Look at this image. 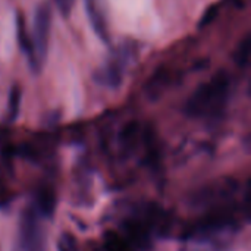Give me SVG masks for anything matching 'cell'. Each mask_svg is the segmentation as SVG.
Masks as SVG:
<instances>
[{
	"instance_id": "1",
	"label": "cell",
	"mask_w": 251,
	"mask_h": 251,
	"mask_svg": "<svg viewBox=\"0 0 251 251\" xmlns=\"http://www.w3.org/2000/svg\"><path fill=\"white\" fill-rule=\"evenodd\" d=\"M229 93V75L225 71H221L193 91L185 103V113L196 119L216 118L225 110Z\"/></svg>"
},
{
	"instance_id": "2",
	"label": "cell",
	"mask_w": 251,
	"mask_h": 251,
	"mask_svg": "<svg viewBox=\"0 0 251 251\" xmlns=\"http://www.w3.org/2000/svg\"><path fill=\"white\" fill-rule=\"evenodd\" d=\"M240 190V184L235 179H218L212 181L199 190L193 191L190 197V206L193 209L215 212L221 209H226L228 203L234 200Z\"/></svg>"
},
{
	"instance_id": "3",
	"label": "cell",
	"mask_w": 251,
	"mask_h": 251,
	"mask_svg": "<svg viewBox=\"0 0 251 251\" xmlns=\"http://www.w3.org/2000/svg\"><path fill=\"white\" fill-rule=\"evenodd\" d=\"M50 32H51V7L49 1H41L35 12H34V22H32V50H34V65L35 72H40L50 46Z\"/></svg>"
},
{
	"instance_id": "4",
	"label": "cell",
	"mask_w": 251,
	"mask_h": 251,
	"mask_svg": "<svg viewBox=\"0 0 251 251\" xmlns=\"http://www.w3.org/2000/svg\"><path fill=\"white\" fill-rule=\"evenodd\" d=\"M13 251H41V231L37 212L26 209L19 222L18 241Z\"/></svg>"
},
{
	"instance_id": "5",
	"label": "cell",
	"mask_w": 251,
	"mask_h": 251,
	"mask_svg": "<svg viewBox=\"0 0 251 251\" xmlns=\"http://www.w3.org/2000/svg\"><path fill=\"white\" fill-rule=\"evenodd\" d=\"M128 60V54L125 53V50L110 59L109 62H106V65H103L100 69H97L94 78L99 84L109 87V88H116L122 84L124 79V69H125V63Z\"/></svg>"
},
{
	"instance_id": "6",
	"label": "cell",
	"mask_w": 251,
	"mask_h": 251,
	"mask_svg": "<svg viewBox=\"0 0 251 251\" xmlns=\"http://www.w3.org/2000/svg\"><path fill=\"white\" fill-rule=\"evenodd\" d=\"M171 81V72L169 69H166L165 66L157 68L151 76L147 79V82L144 84V94L149 100L156 101L162 97V94L165 93V90L168 88Z\"/></svg>"
},
{
	"instance_id": "7",
	"label": "cell",
	"mask_w": 251,
	"mask_h": 251,
	"mask_svg": "<svg viewBox=\"0 0 251 251\" xmlns=\"http://www.w3.org/2000/svg\"><path fill=\"white\" fill-rule=\"evenodd\" d=\"M85 12L97 37L101 41L109 43V28L106 24L104 13L101 12V7L99 6L97 0H85Z\"/></svg>"
},
{
	"instance_id": "8",
	"label": "cell",
	"mask_w": 251,
	"mask_h": 251,
	"mask_svg": "<svg viewBox=\"0 0 251 251\" xmlns=\"http://www.w3.org/2000/svg\"><path fill=\"white\" fill-rule=\"evenodd\" d=\"M141 134L140 124L137 121H129L124 125L121 134H119V147L124 156H131L138 144Z\"/></svg>"
},
{
	"instance_id": "9",
	"label": "cell",
	"mask_w": 251,
	"mask_h": 251,
	"mask_svg": "<svg viewBox=\"0 0 251 251\" xmlns=\"http://www.w3.org/2000/svg\"><path fill=\"white\" fill-rule=\"evenodd\" d=\"M16 38H18V43H19L22 51L25 53V56H26V59H28L29 68L35 72L32 41H31V37H29V34H28V28H26V25H25V19H24V15H22V13H18V15H16Z\"/></svg>"
},
{
	"instance_id": "10",
	"label": "cell",
	"mask_w": 251,
	"mask_h": 251,
	"mask_svg": "<svg viewBox=\"0 0 251 251\" xmlns=\"http://www.w3.org/2000/svg\"><path fill=\"white\" fill-rule=\"evenodd\" d=\"M104 249L106 251H134V247L129 244V241L119 232L110 231L104 240Z\"/></svg>"
},
{
	"instance_id": "11",
	"label": "cell",
	"mask_w": 251,
	"mask_h": 251,
	"mask_svg": "<svg viewBox=\"0 0 251 251\" xmlns=\"http://www.w3.org/2000/svg\"><path fill=\"white\" fill-rule=\"evenodd\" d=\"M250 51H251V38L250 35L244 37L243 41L238 44L237 51H235V63L240 68H246L250 62Z\"/></svg>"
},
{
	"instance_id": "12",
	"label": "cell",
	"mask_w": 251,
	"mask_h": 251,
	"mask_svg": "<svg viewBox=\"0 0 251 251\" xmlns=\"http://www.w3.org/2000/svg\"><path fill=\"white\" fill-rule=\"evenodd\" d=\"M37 204H38V212L41 215H46V216L51 215L53 213V209H54V196H53V191H50V190L41 191L38 194Z\"/></svg>"
},
{
	"instance_id": "13",
	"label": "cell",
	"mask_w": 251,
	"mask_h": 251,
	"mask_svg": "<svg viewBox=\"0 0 251 251\" xmlns=\"http://www.w3.org/2000/svg\"><path fill=\"white\" fill-rule=\"evenodd\" d=\"M21 107V90L18 85H13L9 94V106H7V116L9 121H15L19 115Z\"/></svg>"
},
{
	"instance_id": "14",
	"label": "cell",
	"mask_w": 251,
	"mask_h": 251,
	"mask_svg": "<svg viewBox=\"0 0 251 251\" xmlns=\"http://www.w3.org/2000/svg\"><path fill=\"white\" fill-rule=\"evenodd\" d=\"M57 251H78V244L74 235L63 232L57 240Z\"/></svg>"
},
{
	"instance_id": "15",
	"label": "cell",
	"mask_w": 251,
	"mask_h": 251,
	"mask_svg": "<svg viewBox=\"0 0 251 251\" xmlns=\"http://www.w3.org/2000/svg\"><path fill=\"white\" fill-rule=\"evenodd\" d=\"M218 13H219V4H216V3H215V4H210V6L204 10V13L201 15L200 22H199V26L203 28V26L210 25V24L216 19Z\"/></svg>"
},
{
	"instance_id": "16",
	"label": "cell",
	"mask_w": 251,
	"mask_h": 251,
	"mask_svg": "<svg viewBox=\"0 0 251 251\" xmlns=\"http://www.w3.org/2000/svg\"><path fill=\"white\" fill-rule=\"evenodd\" d=\"M54 4L63 18H69L72 13V9H74L75 0H54Z\"/></svg>"
}]
</instances>
